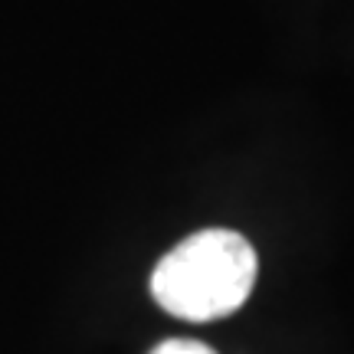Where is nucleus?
<instances>
[{
    "mask_svg": "<svg viewBox=\"0 0 354 354\" xmlns=\"http://www.w3.org/2000/svg\"><path fill=\"white\" fill-rule=\"evenodd\" d=\"M256 250L236 230H201L177 243L151 272V295L167 315L214 322L233 315L256 286Z\"/></svg>",
    "mask_w": 354,
    "mask_h": 354,
    "instance_id": "nucleus-1",
    "label": "nucleus"
},
{
    "mask_svg": "<svg viewBox=\"0 0 354 354\" xmlns=\"http://www.w3.org/2000/svg\"><path fill=\"white\" fill-rule=\"evenodd\" d=\"M151 354H216L214 348H207L203 342H190V338H171L161 342Z\"/></svg>",
    "mask_w": 354,
    "mask_h": 354,
    "instance_id": "nucleus-2",
    "label": "nucleus"
}]
</instances>
